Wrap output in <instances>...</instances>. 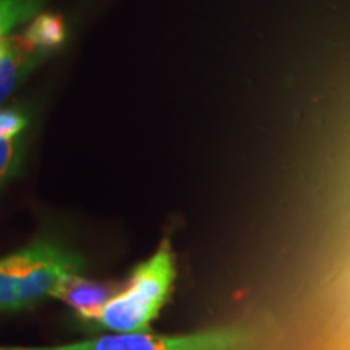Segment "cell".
<instances>
[{"instance_id":"8","label":"cell","mask_w":350,"mask_h":350,"mask_svg":"<svg viewBox=\"0 0 350 350\" xmlns=\"http://www.w3.org/2000/svg\"><path fill=\"white\" fill-rule=\"evenodd\" d=\"M29 7L23 5L18 0H2L0 2V41L7 38V33L29 15Z\"/></svg>"},{"instance_id":"9","label":"cell","mask_w":350,"mask_h":350,"mask_svg":"<svg viewBox=\"0 0 350 350\" xmlns=\"http://www.w3.org/2000/svg\"><path fill=\"white\" fill-rule=\"evenodd\" d=\"M28 124L23 113L16 111H0V137L2 138H15L23 131Z\"/></svg>"},{"instance_id":"4","label":"cell","mask_w":350,"mask_h":350,"mask_svg":"<svg viewBox=\"0 0 350 350\" xmlns=\"http://www.w3.org/2000/svg\"><path fill=\"white\" fill-rule=\"evenodd\" d=\"M119 291V286L113 282L91 281L83 278L80 273H73L60 279L51 297L72 306L85 321H93L98 318L104 305Z\"/></svg>"},{"instance_id":"2","label":"cell","mask_w":350,"mask_h":350,"mask_svg":"<svg viewBox=\"0 0 350 350\" xmlns=\"http://www.w3.org/2000/svg\"><path fill=\"white\" fill-rule=\"evenodd\" d=\"M175 275V255L169 239H164L152 256L139 262L125 288L104 305L94 326L113 332L150 331L152 319L169 299Z\"/></svg>"},{"instance_id":"1","label":"cell","mask_w":350,"mask_h":350,"mask_svg":"<svg viewBox=\"0 0 350 350\" xmlns=\"http://www.w3.org/2000/svg\"><path fill=\"white\" fill-rule=\"evenodd\" d=\"M78 253L52 239H38L0 258V312H18L49 299L60 279L81 273Z\"/></svg>"},{"instance_id":"7","label":"cell","mask_w":350,"mask_h":350,"mask_svg":"<svg viewBox=\"0 0 350 350\" xmlns=\"http://www.w3.org/2000/svg\"><path fill=\"white\" fill-rule=\"evenodd\" d=\"M23 161V139L0 137V191L18 174Z\"/></svg>"},{"instance_id":"3","label":"cell","mask_w":350,"mask_h":350,"mask_svg":"<svg viewBox=\"0 0 350 350\" xmlns=\"http://www.w3.org/2000/svg\"><path fill=\"white\" fill-rule=\"evenodd\" d=\"M252 336L239 327H217L191 334L113 332L81 342L51 347H0V350H250Z\"/></svg>"},{"instance_id":"6","label":"cell","mask_w":350,"mask_h":350,"mask_svg":"<svg viewBox=\"0 0 350 350\" xmlns=\"http://www.w3.org/2000/svg\"><path fill=\"white\" fill-rule=\"evenodd\" d=\"M26 39L39 49H49L64 42L65 39V25L62 16L42 13L26 31Z\"/></svg>"},{"instance_id":"5","label":"cell","mask_w":350,"mask_h":350,"mask_svg":"<svg viewBox=\"0 0 350 350\" xmlns=\"http://www.w3.org/2000/svg\"><path fill=\"white\" fill-rule=\"evenodd\" d=\"M39 47L26 38H3L0 41V104L39 62Z\"/></svg>"}]
</instances>
